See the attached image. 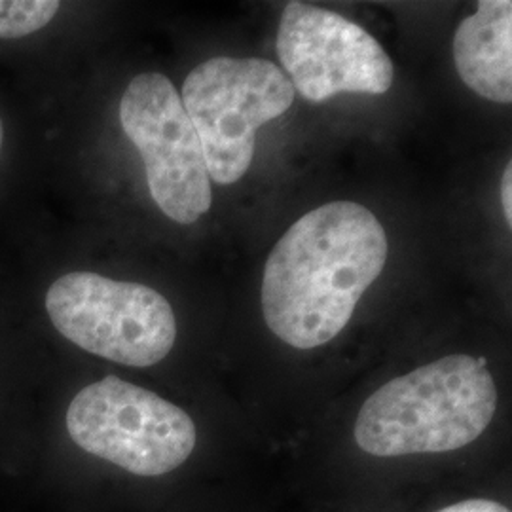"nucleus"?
<instances>
[{"label": "nucleus", "instance_id": "9d476101", "mask_svg": "<svg viewBox=\"0 0 512 512\" xmlns=\"http://www.w3.org/2000/svg\"><path fill=\"white\" fill-rule=\"evenodd\" d=\"M437 512H511V509L492 499H467Z\"/></svg>", "mask_w": 512, "mask_h": 512}, {"label": "nucleus", "instance_id": "423d86ee", "mask_svg": "<svg viewBox=\"0 0 512 512\" xmlns=\"http://www.w3.org/2000/svg\"><path fill=\"white\" fill-rule=\"evenodd\" d=\"M120 124L145 162L150 196L165 217L179 224L202 219L213 205L211 179L171 80L160 73L135 76L120 101Z\"/></svg>", "mask_w": 512, "mask_h": 512}, {"label": "nucleus", "instance_id": "0eeeda50", "mask_svg": "<svg viewBox=\"0 0 512 512\" xmlns=\"http://www.w3.org/2000/svg\"><path fill=\"white\" fill-rule=\"evenodd\" d=\"M275 48L293 88L311 103L338 93L384 95L395 80V65L382 44L327 8L289 2Z\"/></svg>", "mask_w": 512, "mask_h": 512}, {"label": "nucleus", "instance_id": "6e6552de", "mask_svg": "<svg viewBox=\"0 0 512 512\" xmlns=\"http://www.w3.org/2000/svg\"><path fill=\"white\" fill-rule=\"evenodd\" d=\"M454 61L463 84L476 95L512 103V2L480 0L454 37Z\"/></svg>", "mask_w": 512, "mask_h": 512}, {"label": "nucleus", "instance_id": "7ed1b4c3", "mask_svg": "<svg viewBox=\"0 0 512 512\" xmlns=\"http://www.w3.org/2000/svg\"><path fill=\"white\" fill-rule=\"evenodd\" d=\"M495 408L497 387L486 361L448 355L372 393L353 435L376 458L454 452L488 429Z\"/></svg>", "mask_w": 512, "mask_h": 512}, {"label": "nucleus", "instance_id": "1a4fd4ad", "mask_svg": "<svg viewBox=\"0 0 512 512\" xmlns=\"http://www.w3.org/2000/svg\"><path fill=\"white\" fill-rule=\"evenodd\" d=\"M59 10L55 0H0V38H21L46 27Z\"/></svg>", "mask_w": 512, "mask_h": 512}, {"label": "nucleus", "instance_id": "39448f33", "mask_svg": "<svg viewBox=\"0 0 512 512\" xmlns=\"http://www.w3.org/2000/svg\"><path fill=\"white\" fill-rule=\"evenodd\" d=\"M54 329L93 357L131 368L162 363L177 342V319L165 296L147 285L73 272L46 294Z\"/></svg>", "mask_w": 512, "mask_h": 512}, {"label": "nucleus", "instance_id": "f257e3e1", "mask_svg": "<svg viewBox=\"0 0 512 512\" xmlns=\"http://www.w3.org/2000/svg\"><path fill=\"white\" fill-rule=\"evenodd\" d=\"M387 236L365 205L325 203L275 243L262 275V315L296 349L329 344L384 272Z\"/></svg>", "mask_w": 512, "mask_h": 512}, {"label": "nucleus", "instance_id": "9b49d317", "mask_svg": "<svg viewBox=\"0 0 512 512\" xmlns=\"http://www.w3.org/2000/svg\"><path fill=\"white\" fill-rule=\"evenodd\" d=\"M501 203H503V213L507 226H512V164L509 162L505 167L503 179H501Z\"/></svg>", "mask_w": 512, "mask_h": 512}, {"label": "nucleus", "instance_id": "20e7f679", "mask_svg": "<svg viewBox=\"0 0 512 512\" xmlns=\"http://www.w3.org/2000/svg\"><path fill=\"white\" fill-rule=\"evenodd\" d=\"M184 110L202 143L209 179L238 183L255 156L256 129L293 107L289 76L260 57H213L183 84Z\"/></svg>", "mask_w": 512, "mask_h": 512}, {"label": "nucleus", "instance_id": "f03ea898", "mask_svg": "<svg viewBox=\"0 0 512 512\" xmlns=\"http://www.w3.org/2000/svg\"><path fill=\"white\" fill-rule=\"evenodd\" d=\"M196 442V423L181 406L109 374L74 393L57 439L25 446L12 482L44 499L84 461L158 480L181 469Z\"/></svg>", "mask_w": 512, "mask_h": 512}, {"label": "nucleus", "instance_id": "f8f14e48", "mask_svg": "<svg viewBox=\"0 0 512 512\" xmlns=\"http://www.w3.org/2000/svg\"><path fill=\"white\" fill-rule=\"evenodd\" d=\"M2 139H4V129H2V120H0V148H2Z\"/></svg>", "mask_w": 512, "mask_h": 512}]
</instances>
